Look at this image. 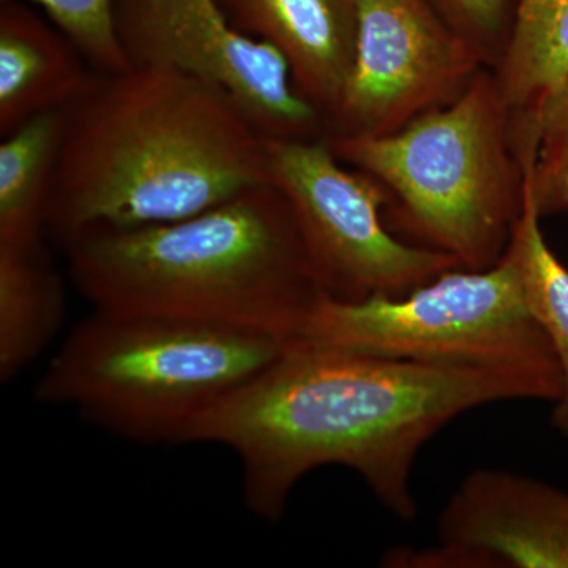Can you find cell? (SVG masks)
Wrapping results in <instances>:
<instances>
[{"mask_svg":"<svg viewBox=\"0 0 568 568\" xmlns=\"http://www.w3.org/2000/svg\"><path fill=\"white\" fill-rule=\"evenodd\" d=\"M562 390V376L537 369L425 364L295 338L205 413L185 444L234 452L245 506L265 521L283 518L306 474L343 466L388 514L414 523V465L440 429L480 406L556 403Z\"/></svg>","mask_w":568,"mask_h":568,"instance_id":"obj_1","label":"cell"},{"mask_svg":"<svg viewBox=\"0 0 568 568\" xmlns=\"http://www.w3.org/2000/svg\"><path fill=\"white\" fill-rule=\"evenodd\" d=\"M272 183L267 138L222 89L179 71H95L65 110L47 234L179 222Z\"/></svg>","mask_w":568,"mask_h":568,"instance_id":"obj_2","label":"cell"},{"mask_svg":"<svg viewBox=\"0 0 568 568\" xmlns=\"http://www.w3.org/2000/svg\"><path fill=\"white\" fill-rule=\"evenodd\" d=\"M95 310L301 338L324 297L293 209L274 183L189 219L93 227L62 245Z\"/></svg>","mask_w":568,"mask_h":568,"instance_id":"obj_3","label":"cell"},{"mask_svg":"<svg viewBox=\"0 0 568 568\" xmlns=\"http://www.w3.org/2000/svg\"><path fill=\"white\" fill-rule=\"evenodd\" d=\"M291 342L227 325L93 308L51 358L33 398L73 407L92 425L134 443L185 444L205 413Z\"/></svg>","mask_w":568,"mask_h":568,"instance_id":"obj_4","label":"cell"},{"mask_svg":"<svg viewBox=\"0 0 568 568\" xmlns=\"http://www.w3.org/2000/svg\"><path fill=\"white\" fill-rule=\"evenodd\" d=\"M325 140L343 163L394 193L426 248L467 271L503 260L523 209V170L495 71L485 67L455 102L398 132Z\"/></svg>","mask_w":568,"mask_h":568,"instance_id":"obj_5","label":"cell"},{"mask_svg":"<svg viewBox=\"0 0 568 568\" xmlns=\"http://www.w3.org/2000/svg\"><path fill=\"white\" fill-rule=\"evenodd\" d=\"M302 339L425 364L526 368L562 376L511 253L487 271L452 268L402 297L324 295Z\"/></svg>","mask_w":568,"mask_h":568,"instance_id":"obj_6","label":"cell"},{"mask_svg":"<svg viewBox=\"0 0 568 568\" xmlns=\"http://www.w3.org/2000/svg\"><path fill=\"white\" fill-rule=\"evenodd\" d=\"M268 174L293 209L310 263L335 301L402 297L452 268L454 256L403 244L383 220L386 190L347 171L325 138L268 140Z\"/></svg>","mask_w":568,"mask_h":568,"instance_id":"obj_7","label":"cell"},{"mask_svg":"<svg viewBox=\"0 0 568 568\" xmlns=\"http://www.w3.org/2000/svg\"><path fill=\"white\" fill-rule=\"evenodd\" d=\"M115 36L134 69L179 71L216 85L268 140L327 129L275 48L235 31L216 0H112Z\"/></svg>","mask_w":568,"mask_h":568,"instance_id":"obj_8","label":"cell"},{"mask_svg":"<svg viewBox=\"0 0 568 568\" xmlns=\"http://www.w3.org/2000/svg\"><path fill=\"white\" fill-rule=\"evenodd\" d=\"M484 69L429 0H358L353 70L325 138L398 132L455 102Z\"/></svg>","mask_w":568,"mask_h":568,"instance_id":"obj_9","label":"cell"},{"mask_svg":"<svg viewBox=\"0 0 568 568\" xmlns=\"http://www.w3.org/2000/svg\"><path fill=\"white\" fill-rule=\"evenodd\" d=\"M437 536L503 568H568V491L525 474L480 467L448 497Z\"/></svg>","mask_w":568,"mask_h":568,"instance_id":"obj_10","label":"cell"},{"mask_svg":"<svg viewBox=\"0 0 568 568\" xmlns=\"http://www.w3.org/2000/svg\"><path fill=\"white\" fill-rule=\"evenodd\" d=\"M235 31L275 48L325 129L353 70L358 0H216Z\"/></svg>","mask_w":568,"mask_h":568,"instance_id":"obj_11","label":"cell"},{"mask_svg":"<svg viewBox=\"0 0 568 568\" xmlns=\"http://www.w3.org/2000/svg\"><path fill=\"white\" fill-rule=\"evenodd\" d=\"M95 70L31 3L0 2V134L37 115L63 111L91 84Z\"/></svg>","mask_w":568,"mask_h":568,"instance_id":"obj_12","label":"cell"},{"mask_svg":"<svg viewBox=\"0 0 568 568\" xmlns=\"http://www.w3.org/2000/svg\"><path fill=\"white\" fill-rule=\"evenodd\" d=\"M65 287L44 244L0 245V381L10 383L51 345Z\"/></svg>","mask_w":568,"mask_h":568,"instance_id":"obj_13","label":"cell"},{"mask_svg":"<svg viewBox=\"0 0 568 568\" xmlns=\"http://www.w3.org/2000/svg\"><path fill=\"white\" fill-rule=\"evenodd\" d=\"M65 110L22 123L0 142V245L33 246L47 235Z\"/></svg>","mask_w":568,"mask_h":568,"instance_id":"obj_14","label":"cell"},{"mask_svg":"<svg viewBox=\"0 0 568 568\" xmlns=\"http://www.w3.org/2000/svg\"><path fill=\"white\" fill-rule=\"evenodd\" d=\"M495 77L514 112L536 111L568 78V0H519Z\"/></svg>","mask_w":568,"mask_h":568,"instance_id":"obj_15","label":"cell"},{"mask_svg":"<svg viewBox=\"0 0 568 568\" xmlns=\"http://www.w3.org/2000/svg\"><path fill=\"white\" fill-rule=\"evenodd\" d=\"M540 220L523 179V209L507 250L518 263L530 310L558 355L564 390L555 403L551 424L568 439V268L549 248Z\"/></svg>","mask_w":568,"mask_h":568,"instance_id":"obj_16","label":"cell"},{"mask_svg":"<svg viewBox=\"0 0 568 568\" xmlns=\"http://www.w3.org/2000/svg\"><path fill=\"white\" fill-rule=\"evenodd\" d=\"M528 114L536 133L515 129L523 179L540 219L568 211V78Z\"/></svg>","mask_w":568,"mask_h":568,"instance_id":"obj_17","label":"cell"},{"mask_svg":"<svg viewBox=\"0 0 568 568\" xmlns=\"http://www.w3.org/2000/svg\"><path fill=\"white\" fill-rule=\"evenodd\" d=\"M9 2V0H0ZM47 14L84 54L92 69L115 73L130 69L115 36L112 0H17Z\"/></svg>","mask_w":568,"mask_h":568,"instance_id":"obj_18","label":"cell"},{"mask_svg":"<svg viewBox=\"0 0 568 568\" xmlns=\"http://www.w3.org/2000/svg\"><path fill=\"white\" fill-rule=\"evenodd\" d=\"M437 13L495 70L514 32L519 0H429Z\"/></svg>","mask_w":568,"mask_h":568,"instance_id":"obj_19","label":"cell"},{"mask_svg":"<svg viewBox=\"0 0 568 568\" xmlns=\"http://www.w3.org/2000/svg\"><path fill=\"white\" fill-rule=\"evenodd\" d=\"M381 562V566L388 568H499L495 559L481 552L443 541L436 548L390 549Z\"/></svg>","mask_w":568,"mask_h":568,"instance_id":"obj_20","label":"cell"}]
</instances>
